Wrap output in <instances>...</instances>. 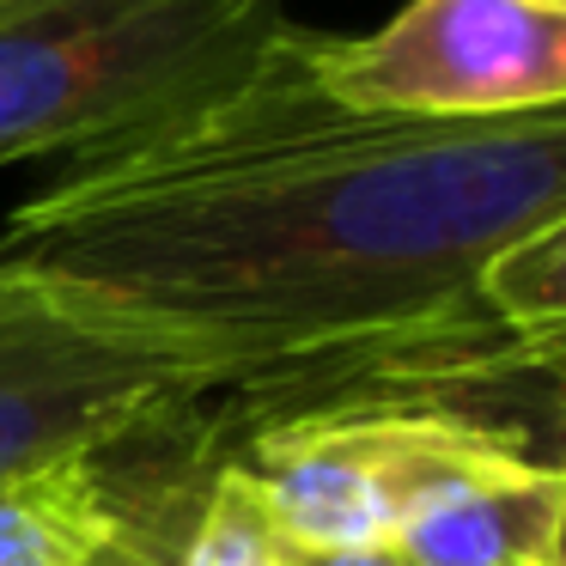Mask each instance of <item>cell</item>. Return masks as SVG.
Listing matches in <instances>:
<instances>
[{"mask_svg":"<svg viewBox=\"0 0 566 566\" xmlns=\"http://www.w3.org/2000/svg\"><path fill=\"white\" fill-rule=\"evenodd\" d=\"M311 31L226 104L74 159L7 213L0 262L184 329L226 390L311 396L554 378L481 305V274L566 213V104L384 116L317 86Z\"/></svg>","mask_w":566,"mask_h":566,"instance_id":"1","label":"cell"},{"mask_svg":"<svg viewBox=\"0 0 566 566\" xmlns=\"http://www.w3.org/2000/svg\"><path fill=\"white\" fill-rule=\"evenodd\" d=\"M286 25L281 0H0V165L165 135L250 86Z\"/></svg>","mask_w":566,"mask_h":566,"instance_id":"2","label":"cell"},{"mask_svg":"<svg viewBox=\"0 0 566 566\" xmlns=\"http://www.w3.org/2000/svg\"><path fill=\"white\" fill-rule=\"evenodd\" d=\"M226 390L184 329L0 262V481L104 457Z\"/></svg>","mask_w":566,"mask_h":566,"instance_id":"3","label":"cell"},{"mask_svg":"<svg viewBox=\"0 0 566 566\" xmlns=\"http://www.w3.org/2000/svg\"><path fill=\"white\" fill-rule=\"evenodd\" d=\"M517 439L457 402H323L256 427L220 469L293 548H390L427 493Z\"/></svg>","mask_w":566,"mask_h":566,"instance_id":"4","label":"cell"},{"mask_svg":"<svg viewBox=\"0 0 566 566\" xmlns=\"http://www.w3.org/2000/svg\"><path fill=\"white\" fill-rule=\"evenodd\" d=\"M311 74L347 111L530 116L566 104V13L530 0H408L366 38H305Z\"/></svg>","mask_w":566,"mask_h":566,"instance_id":"5","label":"cell"},{"mask_svg":"<svg viewBox=\"0 0 566 566\" xmlns=\"http://www.w3.org/2000/svg\"><path fill=\"white\" fill-rule=\"evenodd\" d=\"M560 512L566 457H542L530 439H517L427 493L390 536V554L408 566H554Z\"/></svg>","mask_w":566,"mask_h":566,"instance_id":"6","label":"cell"},{"mask_svg":"<svg viewBox=\"0 0 566 566\" xmlns=\"http://www.w3.org/2000/svg\"><path fill=\"white\" fill-rule=\"evenodd\" d=\"M128 530L98 457H62L0 481V566H98Z\"/></svg>","mask_w":566,"mask_h":566,"instance_id":"7","label":"cell"},{"mask_svg":"<svg viewBox=\"0 0 566 566\" xmlns=\"http://www.w3.org/2000/svg\"><path fill=\"white\" fill-rule=\"evenodd\" d=\"M481 305L524 347H542V354L566 347V213L512 244L481 274Z\"/></svg>","mask_w":566,"mask_h":566,"instance_id":"8","label":"cell"},{"mask_svg":"<svg viewBox=\"0 0 566 566\" xmlns=\"http://www.w3.org/2000/svg\"><path fill=\"white\" fill-rule=\"evenodd\" d=\"M177 566H269V524L226 469H213Z\"/></svg>","mask_w":566,"mask_h":566,"instance_id":"9","label":"cell"},{"mask_svg":"<svg viewBox=\"0 0 566 566\" xmlns=\"http://www.w3.org/2000/svg\"><path fill=\"white\" fill-rule=\"evenodd\" d=\"M184 536H189V530H184ZM184 536H159V524H153V517L128 512V530L98 554V566H177Z\"/></svg>","mask_w":566,"mask_h":566,"instance_id":"10","label":"cell"},{"mask_svg":"<svg viewBox=\"0 0 566 566\" xmlns=\"http://www.w3.org/2000/svg\"><path fill=\"white\" fill-rule=\"evenodd\" d=\"M269 566H408L390 548H293L269 530Z\"/></svg>","mask_w":566,"mask_h":566,"instance_id":"11","label":"cell"},{"mask_svg":"<svg viewBox=\"0 0 566 566\" xmlns=\"http://www.w3.org/2000/svg\"><path fill=\"white\" fill-rule=\"evenodd\" d=\"M554 566H566V512H560V542H554Z\"/></svg>","mask_w":566,"mask_h":566,"instance_id":"12","label":"cell"},{"mask_svg":"<svg viewBox=\"0 0 566 566\" xmlns=\"http://www.w3.org/2000/svg\"><path fill=\"white\" fill-rule=\"evenodd\" d=\"M530 7H548V13H566V0H530Z\"/></svg>","mask_w":566,"mask_h":566,"instance_id":"13","label":"cell"}]
</instances>
